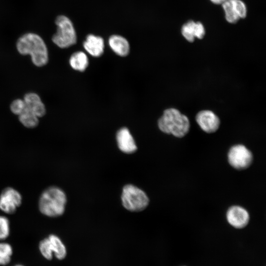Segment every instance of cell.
<instances>
[{
  "instance_id": "obj_1",
  "label": "cell",
  "mask_w": 266,
  "mask_h": 266,
  "mask_svg": "<svg viewBox=\"0 0 266 266\" xmlns=\"http://www.w3.org/2000/svg\"><path fill=\"white\" fill-rule=\"evenodd\" d=\"M16 48L22 55H30L33 63L36 66L45 65L48 61L47 46L38 34L29 33L22 35L17 40Z\"/></svg>"
},
{
  "instance_id": "obj_2",
  "label": "cell",
  "mask_w": 266,
  "mask_h": 266,
  "mask_svg": "<svg viewBox=\"0 0 266 266\" xmlns=\"http://www.w3.org/2000/svg\"><path fill=\"white\" fill-rule=\"evenodd\" d=\"M158 124L162 132L179 138L186 135L190 129L188 117L173 108L165 110Z\"/></svg>"
},
{
  "instance_id": "obj_3",
  "label": "cell",
  "mask_w": 266,
  "mask_h": 266,
  "mask_svg": "<svg viewBox=\"0 0 266 266\" xmlns=\"http://www.w3.org/2000/svg\"><path fill=\"white\" fill-rule=\"evenodd\" d=\"M66 197L60 188L52 186L45 190L39 200V209L44 215L51 217L62 215L65 210Z\"/></svg>"
},
{
  "instance_id": "obj_4",
  "label": "cell",
  "mask_w": 266,
  "mask_h": 266,
  "mask_svg": "<svg viewBox=\"0 0 266 266\" xmlns=\"http://www.w3.org/2000/svg\"><path fill=\"white\" fill-rule=\"evenodd\" d=\"M57 32L52 36V41L58 47L65 48L76 42V33L71 20L64 15L58 16L55 20Z\"/></svg>"
},
{
  "instance_id": "obj_5",
  "label": "cell",
  "mask_w": 266,
  "mask_h": 266,
  "mask_svg": "<svg viewBox=\"0 0 266 266\" xmlns=\"http://www.w3.org/2000/svg\"><path fill=\"white\" fill-rule=\"evenodd\" d=\"M121 200L124 207L131 211H140L144 209L149 201L144 192L131 184L124 187Z\"/></svg>"
},
{
  "instance_id": "obj_6",
  "label": "cell",
  "mask_w": 266,
  "mask_h": 266,
  "mask_svg": "<svg viewBox=\"0 0 266 266\" xmlns=\"http://www.w3.org/2000/svg\"><path fill=\"white\" fill-rule=\"evenodd\" d=\"M227 157L230 165L239 170L248 168L253 162L252 153L242 144H236L231 147L228 151Z\"/></svg>"
},
{
  "instance_id": "obj_7",
  "label": "cell",
  "mask_w": 266,
  "mask_h": 266,
  "mask_svg": "<svg viewBox=\"0 0 266 266\" xmlns=\"http://www.w3.org/2000/svg\"><path fill=\"white\" fill-rule=\"evenodd\" d=\"M21 202V195L12 188H5L0 195V209L6 213H14Z\"/></svg>"
},
{
  "instance_id": "obj_8",
  "label": "cell",
  "mask_w": 266,
  "mask_h": 266,
  "mask_svg": "<svg viewBox=\"0 0 266 266\" xmlns=\"http://www.w3.org/2000/svg\"><path fill=\"white\" fill-rule=\"evenodd\" d=\"M226 20L230 23H235L247 14L245 3L241 0H227L222 4Z\"/></svg>"
},
{
  "instance_id": "obj_9",
  "label": "cell",
  "mask_w": 266,
  "mask_h": 266,
  "mask_svg": "<svg viewBox=\"0 0 266 266\" xmlns=\"http://www.w3.org/2000/svg\"><path fill=\"white\" fill-rule=\"evenodd\" d=\"M226 219L231 226L240 229L245 228L248 225L250 221V215L243 207L234 205L227 210Z\"/></svg>"
},
{
  "instance_id": "obj_10",
  "label": "cell",
  "mask_w": 266,
  "mask_h": 266,
  "mask_svg": "<svg viewBox=\"0 0 266 266\" xmlns=\"http://www.w3.org/2000/svg\"><path fill=\"white\" fill-rule=\"evenodd\" d=\"M196 120L200 128L207 133H214L219 127V118L210 110L200 111L196 116Z\"/></svg>"
},
{
  "instance_id": "obj_11",
  "label": "cell",
  "mask_w": 266,
  "mask_h": 266,
  "mask_svg": "<svg viewBox=\"0 0 266 266\" xmlns=\"http://www.w3.org/2000/svg\"><path fill=\"white\" fill-rule=\"evenodd\" d=\"M116 139L119 148L124 153L131 154L136 149L135 141L129 130L123 128L117 133Z\"/></svg>"
},
{
  "instance_id": "obj_12",
  "label": "cell",
  "mask_w": 266,
  "mask_h": 266,
  "mask_svg": "<svg viewBox=\"0 0 266 266\" xmlns=\"http://www.w3.org/2000/svg\"><path fill=\"white\" fill-rule=\"evenodd\" d=\"M181 33L187 41L192 42L196 37L202 39L205 34V30L200 22L189 21L183 25Z\"/></svg>"
},
{
  "instance_id": "obj_13",
  "label": "cell",
  "mask_w": 266,
  "mask_h": 266,
  "mask_svg": "<svg viewBox=\"0 0 266 266\" xmlns=\"http://www.w3.org/2000/svg\"><path fill=\"white\" fill-rule=\"evenodd\" d=\"M83 47L91 56L95 57H100L103 53L104 40L100 36L90 34L86 37L83 43Z\"/></svg>"
},
{
  "instance_id": "obj_14",
  "label": "cell",
  "mask_w": 266,
  "mask_h": 266,
  "mask_svg": "<svg viewBox=\"0 0 266 266\" xmlns=\"http://www.w3.org/2000/svg\"><path fill=\"white\" fill-rule=\"evenodd\" d=\"M23 100L26 107L38 117L45 115V106L38 95L33 93L27 94Z\"/></svg>"
},
{
  "instance_id": "obj_15",
  "label": "cell",
  "mask_w": 266,
  "mask_h": 266,
  "mask_svg": "<svg viewBox=\"0 0 266 266\" xmlns=\"http://www.w3.org/2000/svg\"><path fill=\"white\" fill-rule=\"evenodd\" d=\"M108 44L113 51L119 56H126L129 53V42L122 36L116 34L111 35L108 39Z\"/></svg>"
},
{
  "instance_id": "obj_16",
  "label": "cell",
  "mask_w": 266,
  "mask_h": 266,
  "mask_svg": "<svg viewBox=\"0 0 266 266\" xmlns=\"http://www.w3.org/2000/svg\"><path fill=\"white\" fill-rule=\"evenodd\" d=\"M49 238L55 257L61 260L65 258L67 251L66 247L61 239L55 234H50Z\"/></svg>"
},
{
  "instance_id": "obj_17",
  "label": "cell",
  "mask_w": 266,
  "mask_h": 266,
  "mask_svg": "<svg viewBox=\"0 0 266 266\" xmlns=\"http://www.w3.org/2000/svg\"><path fill=\"white\" fill-rule=\"evenodd\" d=\"M88 59L86 54L82 51L73 53L69 59V64L72 68L79 71H84L88 66Z\"/></svg>"
},
{
  "instance_id": "obj_18",
  "label": "cell",
  "mask_w": 266,
  "mask_h": 266,
  "mask_svg": "<svg viewBox=\"0 0 266 266\" xmlns=\"http://www.w3.org/2000/svg\"><path fill=\"white\" fill-rule=\"evenodd\" d=\"M20 122L26 127L33 128L38 124V117L26 106L25 109L18 115Z\"/></svg>"
},
{
  "instance_id": "obj_19",
  "label": "cell",
  "mask_w": 266,
  "mask_h": 266,
  "mask_svg": "<svg viewBox=\"0 0 266 266\" xmlns=\"http://www.w3.org/2000/svg\"><path fill=\"white\" fill-rule=\"evenodd\" d=\"M13 253L12 247L6 242H0V265L5 266L11 261Z\"/></svg>"
},
{
  "instance_id": "obj_20",
  "label": "cell",
  "mask_w": 266,
  "mask_h": 266,
  "mask_svg": "<svg viewBox=\"0 0 266 266\" xmlns=\"http://www.w3.org/2000/svg\"><path fill=\"white\" fill-rule=\"evenodd\" d=\"M39 249L42 255L46 259L51 260L53 258V252L49 238L42 239L39 243Z\"/></svg>"
},
{
  "instance_id": "obj_21",
  "label": "cell",
  "mask_w": 266,
  "mask_h": 266,
  "mask_svg": "<svg viewBox=\"0 0 266 266\" xmlns=\"http://www.w3.org/2000/svg\"><path fill=\"white\" fill-rule=\"evenodd\" d=\"M10 233L9 222L5 216H0V240H4Z\"/></svg>"
},
{
  "instance_id": "obj_22",
  "label": "cell",
  "mask_w": 266,
  "mask_h": 266,
  "mask_svg": "<svg viewBox=\"0 0 266 266\" xmlns=\"http://www.w3.org/2000/svg\"><path fill=\"white\" fill-rule=\"evenodd\" d=\"M26 108V104L23 100H14L10 105V109L15 114L19 115Z\"/></svg>"
},
{
  "instance_id": "obj_23",
  "label": "cell",
  "mask_w": 266,
  "mask_h": 266,
  "mask_svg": "<svg viewBox=\"0 0 266 266\" xmlns=\"http://www.w3.org/2000/svg\"><path fill=\"white\" fill-rule=\"evenodd\" d=\"M212 2L216 4H222L227 0H210Z\"/></svg>"
},
{
  "instance_id": "obj_24",
  "label": "cell",
  "mask_w": 266,
  "mask_h": 266,
  "mask_svg": "<svg viewBox=\"0 0 266 266\" xmlns=\"http://www.w3.org/2000/svg\"><path fill=\"white\" fill-rule=\"evenodd\" d=\"M14 266H23L22 265H20V264H18V265H15Z\"/></svg>"
}]
</instances>
